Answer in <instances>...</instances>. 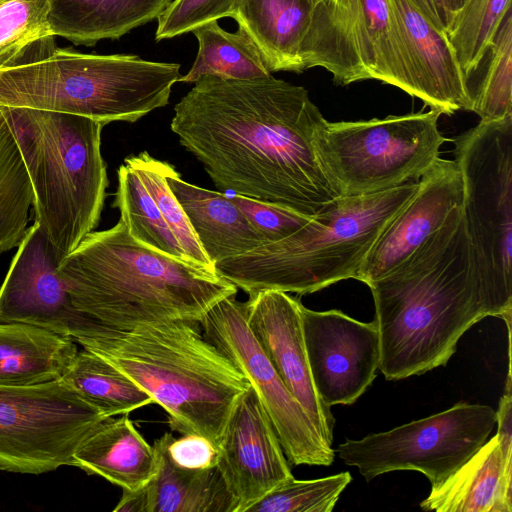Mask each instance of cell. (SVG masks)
Segmentation results:
<instances>
[{"label": "cell", "mask_w": 512, "mask_h": 512, "mask_svg": "<svg viewBox=\"0 0 512 512\" xmlns=\"http://www.w3.org/2000/svg\"><path fill=\"white\" fill-rule=\"evenodd\" d=\"M325 118L308 91L271 75H205L175 105L170 128L217 188L314 216L339 197L320 164Z\"/></svg>", "instance_id": "cell-1"}, {"label": "cell", "mask_w": 512, "mask_h": 512, "mask_svg": "<svg viewBox=\"0 0 512 512\" xmlns=\"http://www.w3.org/2000/svg\"><path fill=\"white\" fill-rule=\"evenodd\" d=\"M73 466L122 488L145 487L157 472V455L137 431L128 413L101 421L80 443Z\"/></svg>", "instance_id": "cell-22"}, {"label": "cell", "mask_w": 512, "mask_h": 512, "mask_svg": "<svg viewBox=\"0 0 512 512\" xmlns=\"http://www.w3.org/2000/svg\"><path fill=\"white\" fill-rule=\"evenodd\" d=\"M33 198L19 146L0 106V254L24 238Z\"/></svg>", "instance_id": "cell-30"}, {"label": "cell", "mask_w": 512, "mask_h": 512, "mask_svg": "<svg viewBox=\"0 0 512 512\" xmlns=\"http://www.w3.org/2000/svg\"><path fill=\"white\" fill-rule=\"evenodd\" d=\"M24 160L35 222L62 262L98 225L108 186L104 123L85 116L2 107Z\"/></svg>", "instance_id": "cell-6"}, {"label": "cell", "mask_w": 512, "mask_h": 512, "mask_svg": "<svg viewBox=\"0 0 512 512\" xmlns=\"http://www.w3.org/2000/svg\"><path fill=\"white\" fill-rule=\"evenodd\" d=\"M171 433L154 441L157 472L145 486L148 512H236V505L217 467L189 470L167 454Z\"/></svg>", "instance_id": "cell-26"}, {"label": "cell", "mask_w": 512, "mask_h": 512, "mask_svg": "<svg viewBox=\"0 0 512 512\" xmlns=\"http://www.w3.org/2000/svg\"><path fill=\"white\" fill-rule=\"evenodd\" d=\"M462 203L463 180L458 165L439 157L374 243L354 279L368 285L393 270L439 230Z\"/></svg>", "instance_id": "cell-18"}, {"label": "cell", "mask_w": 512, "mask_h": 512, "mask_svg": "<svg viewBox=\"0 0 512 512\" xmlns=\"http://www.w3.org/2000/svg\"><path fill=\"white\" fill-rule=\"evenodd\" d=\"M166 450L171 462L183 469L204 470L217 466V447L201 435L183 434L175 438L171 434Z\"/></svg>", "instance_id": "cell-38"}, {"label": "cell", "mask_w": 512, "mask_h": 512, "mask_svg": "<svg viewBox=\"0 0 512 512\" xmlns=\"http://www.w3.org/2000/svg\"><path fill=\"white\" fill-rule=\"evenodd\" d=\"M430 109L383 119L328 122L315 145L322 169L340 196H362L418 181L449 141Z\"/></svg>", "instance_id": "cell-8"}, {"label": "cell", "mask_w": 512, "mask_h": 512, "mask_svg": "<svg viewBox=\"0 0 512 512\" xmlns=\"http://www.w3.org/2000/svg\"><path fill=\"white\" fill-rule=\"evenodd\" d=\"M124 161L140 177L176 237L186 260L200 268L215 272L214 263L203 250L183 208L167 184L166 161L158 160L146 151L130 155Z\"/></svg>", "instance_id": "cell-33"}, {"label": "cell", "mask_w": 512, "mask_h": 512, "mask_svg": "<svg viewBox=\"0 0 512 512\" xmlns=\"http://www.w3.org/2000/svg\"><path fill=\"white\" fill-rule=\"evenodd\" d=\"M114 512H148L145 487L136 491L123 490L122 497L113 509Z\"/></svg>", "instance_id": "cell-39"}, {"label": "cell", "mask_w": 512, "mask_h": 512, "mask_svg": "<svg viewBox=\"0 0 512 512\" xmlns=\"http://www.w3.org/2000/svg\"><path fill=\"white\" fill-rule=\"evenodd\" d=\"M473 264L489 294L512 308V114L454 140Z\"/></svg>", "instance_id": "cell-9"}, {"label": "cell", "mask_w": 512, "mask_h": 512, "mask_svg": "<svg viewBox=\"0 0 512 512\" xmlns=\"http://www.w3.org/2000/svg\"><path fill=\"white\" fill-rule=\"evenodd\" d=\"M418 181L362 196H339L293 234L215 263V272L249 295H299L355 278L365 257Z\"/></svg>", "instance_id": "cell-5"}, {"label": "cell", "mask_w": 512, "mask_h": 512, "mask_svg": "<svg viewBox=\"0 0 512 512\" xmlns=\"http://www.w3.org/2000/svg\"><path fill=\"white\" fill-rule=\"evenodd\" d=\"M240 0H172L157 18L156 41L192 32L221 18H233Z\"/></svg>", "instance_id": "cell-36"}, {"label": "cell", "mask_w": 512, "mask_h": 512, "mask_svg": "<svg viewBox=\"0 0 512 512\" xmlns=\"http://www.w3.org/2000/svg\"><path fill=\"white\" fill-rule=\"evenodd\" d=\"M512 461L497 434L439 485L420 508L437 512H512Z\"/></svg>", "instance_id": "cell-21"}, {"label": "cell", "mask_w": 512, "mask_h": 512, "mask_svg": "<svg viewBox=\"0 0 512 512\" xmlns=\"http://www.w3.org/2000/svg\"><path fill=\"white\" fill-rule=\"evenodd\" d=\"M496 422L491 406L459 402L389 431L346 439L336 453L344 464L357 467L366 481L392 471L414 470L424 474L433 487L488 440Z\"/></svg>", "instance_id": "cell-11"}, {"label": "cell", "mask_w": 512, "mask_h": 512, "mask_svg": "<svg viewBox=\"0 0 512 512\" xmlns=\"http://www.w3.org/2000/svg\"><path fill=\"white\" fill-rule=\"evenodd\" d=\"M50 0H0V70L39 61L56 48Z\"/></svg>", "instance_id": "cell-29"}, {"label": "cell", "mask_w": 512, "mask_h": 512, "mask_svg": "<svg viewBox=\"0 0 512 512\" xmlns=\"http://www.w3.org/2000/svg\"><path fill=\"white\" fill-rule=\"evenodd\" d=\"M52 247L34 221L0 287V322L24 323L76 339L98 321L72 303Z\"/></svg>", "instance_id": "cell-15"}, {"label": "cell", "mask_w": 512, "mask_h": 512, "mask_svg": "<svg viewBox=\"0 0 512 512\" xmlns=\"http://www.w3.org/2000/svg\"><path fill=\"white\" fill-rule=\"evenodd\" d=\"M465 2L466 0H443L444 6L449 16L450 24L454 14L463 6Z\"/></svg>", "instance_id": "cell-41"}, {"label": "cell", "mask_w": 512, "mask_h": 512, "mask_svg": "<svg viewBox=\"0 0 512 512\" xmlns=\"http://www.w3.org/2000/svg\"><path fill=\"white\" fill-rule=\"evenodd\" d=\"M217 450L216 467L233 497L236 512H247L276 487L294 478L271 421L251 386L236 402Z\"/></svg>", "instance_id": "cell-16"}, {"label": "cell", "mask_w": 512, "mask_h": 512, "mask_svg": "<svg viewBox=\"0 0 512 512\" xmlns=\"http://www.w3.org/2000/svg\"><path fill=\"white\" fill-rule=\"evenodd\" d=\"M485 73L471 92V111L480 121L512 114V10L503 18L489 50Z\"/></svg>", "instance_id": "cell-34"}, {"label": "cell", "mask_w": 512, "mask_h": 512, "mask_svg": "<svg viewBox=\"0 0 512 512\" xmlns=\"http://www.w3.org/2000/svg\"><path fill=\"white\" fill-rule=\"evenodd\" d=\"M57 272L79 311L122 330L155 321L199 323L238 290L216 272L137 242L121 220L89 233Z\"/></svg>", "instance_id": "cell-3"}, {"label": "cell", "mask_w": 512, "mask_h": 512, "mask_svg": "<svg viewBox=\"0 0 512 512\" xmlns=\"http://www.w3.org/2000/svg\"><path fill=\"white\" fill-rule=\"evenodd\" d=\"M314 386L329 407L350 405L370 387L379 369L380 338L375 320L361 322L332 309L300 307Z\"/></svg>", "instance_id": "cell-14"}, {"label": "cell", "mask_w": 512, "mask_h": 512, "mask_svg": "<svg viewBox=\"0 0 512 512\" xmlns=\"http://www.w3.org/2000/svg\"><path fill=\"white\" fill-rule=\"evenodd\" d=\"M106 418L61 378L0 385V470L42 474L73 466L77 447Z\"/></svg>", "instance_id": "cell-12"}, {"label": "cell", "mask_w": 512, "mask_h": 512, "mask_svg": "<svg viewBox=\"0 0 512 512\" xmlns=\"http://www.w3.org/2000/svg\"><path fill=\"white\" fill-rule=\"evenodd\" d=\"M313 1H239L233 19L253 40L271 73L304 71L299 53Z\"/></svg>", "instance_id": "cell-24"}, {"label": "cell", "mask_w": 512, "mask_h": 512, "mask_svg": "<svg viewBox=\"0 0 512 512\" xmlns=\"http://www.w3.org/2000/svg\"><path fill=\"white\" fill-rule=\"evenodd\" d=\"M120 220L137 242L185 261L184 253L138 174L126 164L118 169V186L113 204Z\"/></svg>", "instance_id": "cell-31"}, {"label": "cell", "mask_w": 512, "mask_h": 512, "mask_svg": "<svg viewBox=\"0 0 512 512\" xmlns=\"http://www.w3.org/2000/svg\"><path fill=\"white\" fill-rule=\"evenodd\" d=\"M389 3L406 56L412 96L441 114L471 111L468 80L447 33L426 16L415 0Z\"/></svg>", "instance_id": "cell-19"}, {"label": "cell", "mask_w": 512, "mask_h": 512, "mask_svg": "<svg viewBox=\"0 0 512 512\" xmlns=\"http://www.w3.org/2000/svg\"><path fill=\"white\" fill-rule=\"evenodd\" d=\"M267 243L279 241L306 225L313 216L242 195H229Z\"/></svg>", "instance_id": "cell-37"}, {"label": "cell", "mask_w": 512, "mask_h": 512, "mask_svg": "<svg viewBox=\"0 0 512 512\" xmlns=\"http://www.w3.org/2000/svg\"><path fill=\"white\" fill-rule=\"evenodd\" d=\"M197 324L155 321L122 330L98 322L75 342L149 394L174 431L204 436L217 447L250 383Z\"/></svg>", "instance_id": "cell-4"}, {"label": "cell", "mask_w": 512, "mask_h": 512, "mask_svg": "<svg viewBox=\"0 0 512 512\" xmlns=\"http://www.w3.org/2000/svg\"><path fill=\"white\" fill-rule=\"evenodd\" d=\"M192 33L198 40V52L191 69L180 76L178 82L195 83L205 75L225 79L271 75L261 52L241 26L231 33L213 21L197 27Z\"/></svg>", "instance_id": "cell-27"}, {"label": "cell", "mask_w": 512, "mask_h": 512, "mask_svg": "<svg viewBox=\"0 0 512 512\" xmlns=\"http://www.w3.org/2000/svg\"><path fill=\"white\" fill-rule=\"evenodd\" d=\"M301 302L286 292L262 290L245 302L246 321L253 337L276 373L306 411L316 430L330 446L335 419L320 398L307 358Z\"/></svg>", "instance_id": "cell-17"}, {"label": "cell", "mask_w": 512, "mask_h": 512, "mask_svg": "<svg viewBox=\"0 0 512 512\" xmlns=\"http://www.w3.org/2000/svg\"><path fill=\"white\" fill-rule=\"evenodd\" d=\"M299 54L303 70L322 67L336 84L376 79L413 94L389 0H314Z\"/></svg>", "instance_id": "cell-10"}, {"label": "cell", "mask_w": 512, "mask_h": 512, "mask_svg": "<svg viewBox=\"0 0 512 512\" xmlns=\"http://www.w3.org/2000/svg\"><path fill=\"white\" fill-rule=\"evenodd\" d=\"M351 481L352 476L347 471L313 480L292 478L247 512H331Z\"/></svg>", "instance_id": "cell-35"}, {"label": "cell", "mask_w": 512, "mask_h": 512, "mask_svg": "<svg viewBox=\"0 0 512 512\" xmlns=\"http://www.w3.org/2000/svg\"><path fill=\"white\" fill-rule=\"evenodd\" d=\"M180 76L178 63L57 47L39 61L0 70V106L133 123L165 107Z\"/></svg>", "instance_id": "cell-7"}, {"label": "cell", "mask_w": 512, "mask_h": 512, "mask_svg": "<svg viewBox=\"0 0 512 512\" xmlns=\"http://www.w3.org/2000/svg\"><path fill=\"white\" fill-rule=\"evenodd\" d=\"M61 379L107 418L153 403L151 396L128 376L84 348L73 356Z\"/></svg>", "instance_id": "cell-28"}, {"label": "cell", "mask_w": 512, "mask_h": 512, "mask_svg": "<svg viewBox=\"0 0 512 512\" xmlns=\"http://www.w3.org/2000/svg\"><path fill=\"white\" fill-rule=\"evenodd\" d=\"M204 337L242 372L255 391L293 465L330 466L335 451L320 436L301 404L284 385L253 337L245 302L226 297L199 321Z\"/></svg>", "instance_id": "cell-13"}, {"label": "cell", "mask_w": 512, "mask_h": 512, "mask_svg": "<svg viewBox=\"0 0 512 512\" xmlns=\"http://www.w3.org/2000/svg\"><path fill=\"white\" fill-rule=\"evenodd\" d=\"M426 16L447 33L450 20L443 0H415Z\"/></svg>", "instance_id": "cell-40"}, {"label": "cell", "mask_w": 512, "mask_h": 512, "mask_svg": "<svg viewBox=\"0 0 512 512\" xmlns=\"http://www.w3.org/2000/svg\"><path fill=\"white\" fill-rule=\"evenodd\" d=\"M511 0H466L454 14L448 39L467 78L488 53Z\"/></svg>", "instance_id": "cell-32"}, {"label": "cell", "mask_w": 512, "mask_h": 512, "mask_svg": "<svg viewBox=\"0 0 512 512\" xmlns=\"http://www.w3.org/2000/svg\"><path fill=\"white\" fill-rule=\"evenodd\" d=\"M165 176L203 250L214 265L267 244L229 195L186 182L168 162Z\"/></svg>", "instance_id": "cell-20"}, {"label": "cell", "mask_w": 512, "mask_h": 512, "mask_svg": "<svg viewBox=\"0 0 512 512\" xmlns=\"http://www.w3.org/2000/svg\"><path fill=\"white\" fill-rule=\"evenodd\" d=\"M77 343L44 328L0 322V385H34L60 379Z\"/></svg>", "instance_id": "cell-25"}, {"label": "cell", "mask_w": 512, "mask_h": 512, "mask_svg": "<svg viewBox=\"0 0 512 512\" xmlns=\"http://www.w3.org/2000/svg\"><path fill=\"white\" fill-rule=\"evenodd\" d=\"M367 286L386 380L445 366L461 336L485 317L512 322V308L489 294L473 264L462 205L412 255Z\"/></svg>", "instance_id": "cell-2"}, {"label": "cell", "mask_w": 512, "mask_h": 512, "mask_svg": "<svg viewBox=\"0 0 512 512\" xmlns=\"http://www.w3.org/2000/svg\"><path fill=\"white\" fill-rule=\"evenodd\" d=\"M172 0H50L49 24L55 36L75 45L94 46L118 40L145 25Z\"/></svg>", "instance_id": "cell-23"}]
</instances>
